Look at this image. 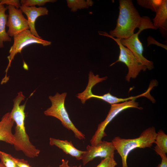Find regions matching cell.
<instances>
[{"label": "cell", "instance_id": "1", "mask_svg": "<svg viewBox=\"0 0 167 167\" xmlns=\"http://www.w3.org/2000/svg\"><path fill=\"white\" fill-rule=\"evenodd\" d=\"M119 13L116 27L109 32L111 36L126 39L134 34L135 29L144 28L156 29L152 22L147 16L141 17L131 0H119Z\"/></svg>", "mask_w": 167, "mask_h": 167}, {"label": "cell", "instance_id": "2", "mask_svg": "<svg viewBox=\"0 0 167 167\" xmlns=\"http://www.w3.org/2000/svg\"><path fill=\"white\" fill-rule=\"evenodd\" d=\"M25 98L22 92H18L13 100V107L10 113L16 124L13 134L15 139L13 145L16 151H21L26 156L29 158H34L38 156L40 150L30 141L26 132L24 122L26 103L20 105Z\"/></svg>", "mask_w": 167, "mask_h": 167}, {"label": "cell", "instance_id": "3", "mask_svg": "<svg viewBox=\"0 0 167 167\" xmlns=\"http://www.w3.org/2000/svg\"><path fill=\"white\" fill-rule=\"evenodd\" d=\"M156 134L155 128L152 126L144 130L137 138L126 139L118 136L115 137L111 142L121 157L122 167H128L127 157L133 150L152 147L154 143Z\"/></svg>", "mask_w": 167, "mask_h": 167}, {"label": "cell", "instance_id": "4", "mask_svg": "<svg viewBox=\"0 0 167 167\" xmlns=\"http://www.w3.org/2000/svg\"><path fill=\"white\" fill-rule=\"evenodd\" d=\"M66 95V92L61 94L57 92L54 96H49V98L51 105L44 111V114L59 120L63 126L73 132L76 138L80 140L84 139L85 135L75 126L70 119L66 109L65 101Z\"/></svg>", "mask_w": 167, "mask_h": 167}, {"label": "cell", "instance_id": "5", "mask_svg": "<svg viewBox=\"0 0 167 167\" xmlns=\"http://www.w3.org/2000/svg\"><path fill=\"white\" fill-rule=\"evenodd\" d=\"M98 32L101 35L107 36L113 39L118 45L120 54L118 59L111 64L110 66L118 62H121L125 64L128 68V72L126 77L127 81H130L131 78H135L141 71H145L147 70L146 67L138 61L131 52L122 44L120 39L113 37L106 32L99 31Z\"/></svg>", "mask_w": 167, "mask_h": 167}, {"label": "cell", "instance_id": "6", "mask_svg": "<svg viewBox=\"0 0 167 167\" xmlns=\"http://www.w3.org/2000/svg\"><path fill=\"white\" fill-rule=\"evenodd\" d=\"M13 37L14 43L9 50L10 55L7 57L9 63L5 71V76L1 82L2 84L6 83L9 80V77L7 75V72L15 55L18 53H21L24 47L33 44H41L43 46H46L50 45L51 43V41L35 36L29 29L25 30L14 35Z\"/></svg>", "mask_w": 167, "mask_h": 167}, {"label": "cell", "instance_id": "7", "mask_svg": "<svg viewBox=\"0 0 167 167\" xmlns=\"http://www.w3.org/2000/svg\"><path fill=\"white\" fill-rule=\"evenodd\" d=\"M135 100H132L119 103L111 105L110 109L105 119L98 126L96 130L90 140L91 145H94L101 141L104 137L107 135L105 130L107 125L119 113L123 110L130 108H135L142 109L139 107L138 102Z\"/></svg>", "mask_w": 167, "mask_h": 167}, {"label": "cell", "instance_id": "8", "mask_svg": "<svg viewBox=\"0 0 167 167\" xmlns=\"http://www.w3.org/2000/svg\"><path fill=\"white\" fill-rule=\"evenodd\" d=\"M8 15L6 26L9 29L7 33L9 36L12 37L26 30L30 29L27 19L23 15L20 9L16 8L14 6L8 5Z\"/></svg>", "mask_w": 167, "mask_h": 167}, {"label": "cell", "instance_id": "9", "mask_svg": "<svg viewBox=\"0 0 167 167\" xmlns=\"http://www.w3.org/2000/svg\"><path fill=\"white\" fill-rule=\"evenodd\" d=\"M115 148L112 142L101 141L94 145H88L83 155V166L97 157L106 158L114 155Z\"/></svg>", "mask_w": 167, "mask_h": 167}, {"label": "cell", "instance_id": "10", "mask_svg": "<svg viewBox=\"0 0 167 167\" xmlns=\"http://www.w3.org/2000/svg\"><path fill=\"white\" fill-rule=\"evenodd\" d=\"M144 28L139 29L138 32L134 33L131 37L126 39H120L122 44L129 49L134 54L138 61L147 68L151 70L154 68L153 63L145 58L143 55V47L140 40L139 35Z\"/></svg>", "mask_w": 167, "mask_h": 167}, {"label": "cell", "instance_id": "11", "mask_svg": "<svg viewBox=\"0 0 167 167\" xmlns=\"http://www.w3.org/2000/svg\"><path fill=\"white\" fill-rule=\"evenodd\" d=\"M22 11L27 16L30 30L35 36L41 38L38 34L35 28V22L38 17L41 15H47L48 11L46 7L28 6L21 5L20 7Z\"/></svg>", "mask_w": 167, "mask_h": 167}, {"label": "cell", "instance_id": "12", "mask_svg": "<svg viewBox=\"0 0 167 167\" xmlns=\"http://www.w3.org/2000/svg\"><path fill=\"white\" fill-rule=\"evenodd\" d=\"M14 123L10 112L3 116L0 121V141L13 145L15 139L12 130Z\"/></svg>", "mask_w": 167, "mask_h": 167}, {"label": "cell", "instance_id": "13", "mask_svg": "<svg viewBox=\"0 0 167 167\" xmlns=\"http://www.w3.org/2000/svg\"><path fill=\"white\" fill-rule=\"evenodd\" d=\"M49 144L51 146H56L66 154L75 157L78 160H82L83 155L85 152V151L80 150L75 147L71 141L50 138Z\"/></svg>", "mask_w": 167, "mask_h": 167}, {"label": "cell", "instance_id": "14", "mask_svg": "<svg viewBox=\"0 0 167 167\" xmlns=\"http://www.w3.org/2000/svg\"><path fill=\"white\" fill-rule=\"evenodd\" d=\"M156 12V15L152 19L153 26L156 29H159L162 35H165L167 30V0H163Z\"/></svg>", "mask_w": 167, "mask_h": 167}, {"label": "cell", "instance_id": "15", "mask_svg": "<svg viewBox=\"0 0 167 167\" xmlns=\"http://www.w3.org/2000/svg\"><path fill=\"white\" fill-rule=\"evenodd\" d=\"M7 8L0 2V48L4 47L3 42L11 41V39L6 32V26L8 15L6 14Z\"/></svg>", "mask_w": 167, "mask_h": 167}, {"label": "cell", "instance_id": "16", "mask_svg": "<svg viewBox=\"0 0 167 167\" xmlns=\"http://www.w3.org/2000/svg\"><path fill=\"white\" fill-rule=\"evenodd\" d=\"M66 1L68 7L73 12L76 11L78 9L88 8L94 3L92 0H67Z\"/></svg>", "mask_w": 167, "mask_h": 167}, {"label": "cell", "instance_id": "17", "mask_svg": "<svg viewBox=\"0 0 167 167\" xmlns=\"http://www.w3.org/2000/svg\"><path fill=\"white\" fill-rule=\"evenodd\" d=\"M136 98V96H132L127 98H118L112 95L109 92L99 96V99L102 100L111 105L122 103L129 100H135Z\"/></svg>", "mask_w": 167, "mask_h": 167}, {"label": "cell", "instance_id": "18", "mask_svg": "<svg viewBox=\"0 0 167 167\" xmlns=\"http://www.w3.org/2000/svg\"><path fill=\"white\" fill-rule=\"evenodd\" d=\"M154 143L166 153H167V135L162 130L156 133Z\"/></svg>", "mask_w": 167, "mask_h": 167}, {"label": "cell", "instance_id": "19", "mask_svg": "<svg viewBox=\"0 0 167 167\" xmlns=\"http://www.w3.org/2000/svg\"><path fill=\"white\" fill-rule=\"evenodd\" d=\"M163 0H137V3L142 7L156 12Z\"/></svg>", "mask_w": 167, "mask_h": 167}, {"label": "cell", "instance_id": "20", "mask_svg": "<svg viewBox=\"0 0 167 167\" xmlns=\"http://www.w3.org/2000/svg\"><path fill=\"white\" fill-rule=\"evenodd\" d=\"M11 155L0 151V159L5 167H18Z\"/></svg>", "mask_w": 167, "mask_h": 167}, {"label": "cell", "instance_id": "21", "mask_svg": "<svg viewBox=\"0 0 167 167\" xmlns=\"http://www.w3.org/2000/svg\"><path fill=\"white\" fill-rule=\"evenodd\" d=\"M57 1L56 0H21L20 4L22 6L32 7L35 6L36 5L42 6L47 2H54Z\"/></svg>", "mask_w": 167, "mask_h": 167}, {"label": "cell", "instance_id": "22", "mask_svg": "<svg viewBox=\"0 0 167 167\" xmlns=\"http://www.w3.org/2000/svg\"><path fill=\"white\" fill-rule=\"evenodd\" d=\"M117 163L114 155L104 158L96 167H115Z\"/></svg>", "mask_w": 167, "mask_h": 167}, {"label": "cell", "instance_id": "23", "mask_svg": "<svg viewBox=\"0 0 167 167\" xmlns=\"http://www.w3.org/2000/svg\"><path fill=\"white\" fill-rule=\"evenodd\" d=\"M154 150L156 152L161 156V162L156 167H167V157L166 153L156 145Z\"/></svg>", "mask_w": 167, "mask_h": 167}, {"label": "cell", "instance_id": "24", "mask_svg": "<svg viewBox=\"0 0 167 167\" xmlns=\"http://www.w3.org/2000/svg\"><path fill=\"white\" fill-rule=\"evenodd\" d=\"M0 2L2 5H12L17 9L21 6L20 2L18 0H0Z\"/></svg>", "mask_w": 167, "mask_h": 167}, {"label": "cell", "instance_id": "25", "mask_svg": "<svg viewBox=\"0 0 167 167\" xmlns=\"http://www.w3.org/2000/svg\"><path fill=\"white\" fill-rule=\"evenodd\" d=\"M13 159L18 167H32L28 161L23 159H20L13 157Z\"/></svg>", "mask_w": 167, "mask_h": 167}, {"label": "cell", "instance_id": "26", "mask_svg": "<svg viewBox=\"0 0 167 167\" xmlns=\"http://www.w3.org/2000/svg\"><path fill=\"white\" fill-rule=\"evenodd\" d=\"M81 165L70 166L69 164L68 160H66L64 159L62 160L61 163L59 165V167H81Z\"/></svg>", "mask_w": 167, "mask_h": 167}, {"label": "cell", "instance_id": "27", "mask_svg": "<svg viewBox=\"0 0 167 167\" xmlns=\"http://www.w3.org/2000/svg\"><path fill=\"white\" fill-rule=\"evenodd\" d=\"M0 167H5L4 165L1 162H0Z\"/></svg>", "mask_w": 167, "mask_h": 167}, {"label": "cell", "instance_id": "28", "mask_svg": "<svg viewBox=\"0 0 167 167\" xmlns=\"http://www.w3.org/2000/svg\"><path fill=\"white\" fill-rule=\"evenodd\" d=\"M46 167H52L49 166H47Z\"/></svg>", "mask_w": 167, "mask_h": 167}]
</instances>
